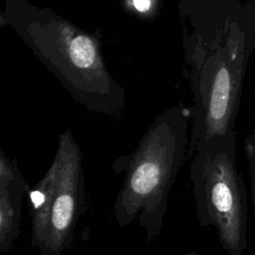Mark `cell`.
Here are the masks:
<instances>
[{"label":"cell","instance_id":"4","mask_svg":"<svg viewBox=\"0 0 255 255\" xmlns=\"http://www.w3.org/2000/svg\"><path fill=\"white\" fill-rule=\"evenodd\" d=\"M17 159L0 149V252L13 249L20 235L22 207L30 189Z\"/></svg>","mask_w":255,"mask_h":255},{"label":"cell","instance_id":"6","mask_svg":"<svg viewBox=\"0 0 255 255\" xmlns=\"http://www.w3.org/2000/svg\"><path fill=\"white\" fill-rule=\"evenodd\" d=\"M244 150L250 176L252 206L255 213V127L250 130L245 138Z\"/></svg>","mask_w":255,"mask_h":255},{"label":"cell","instance_id":"2","mask_svg":"<svg viewBox=\"0 0 255 255\" xmlns=\"http://www.w3.org/2000/svg\"><path fill=\"white\" fill-rule=\"evenodd\" d=\"M237 132L201 141L190 163V181L201 227H212L228 255L247 247V193L237 165Z\"/></svg>","mask_w":255,"mask_h":255},{"label":"cell","instance_id":"5","mask_svg":"<svg viewBox=\"0 0 255 255\" xmlns=\"http://www.w3.org/2000/svg\"><path fill=\"white\" fill-rule=\"evenodd\" d=\"M58 175V160L54 157L44 176L27 192V205L31 215L32 247L39 249L45 239L52 194Z\"/></svg>","mask_w":255,"mask_h":255},{"label":"cell","instance_id":"1","mask_svg":"<svg viewBox=\"0 0 255 255\" xmlns=\"http://www.w3.org/2000/svg\"><path fill=\"white\" fill-rule=\"evenodd\" d=\"M191 110L171 108L158 115L136 147L117 157L112 167L125 172L113 211L117 224L125 227L137 220L147 244L161 233L170 189L188 148Z\"/></svg>","mask_w":255,"mask_h":255},{"label":"cell","instance_id":"7","mask_svg":"<svg viewBox=\"0 0 255 255\" xmlns=\"http://www.w3.org/2000/svg\"><path fill=\"white\" fill-rule=\"evenodd\" d=\"M135 8L138 11H145L150 7V0H132Z\"/></svg>","mask_w":255,"mask_h":255},{"label":"cell","instance_id":"3","mask_svg":"<svg viewBox=\"0 0 255 255\" xmlns=\"http://www.w3.org/2000/svg\"><path fill=\"white\" fill-rule=\"evenodd\" d=\"M57 142L58 175L40 255H62L70 250L85 201L82 152L70 128L58 134Z\"/></svg>","mask_w":255,"mask_h":255}]
</instances>
